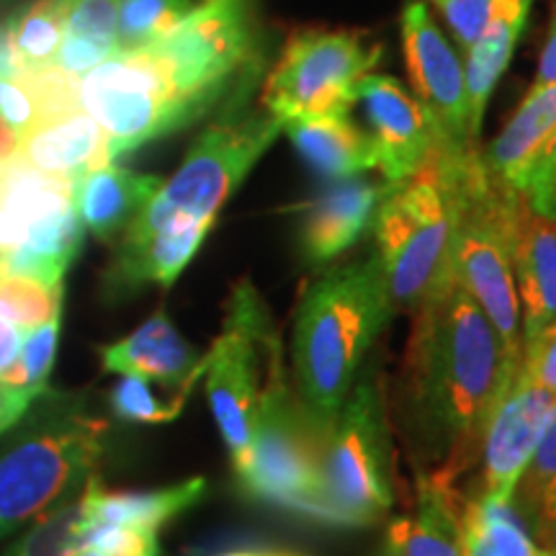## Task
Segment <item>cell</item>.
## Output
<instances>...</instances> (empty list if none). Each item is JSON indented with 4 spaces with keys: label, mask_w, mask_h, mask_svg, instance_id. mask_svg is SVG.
Segmentation results:
<instances>
[{
    "label": "cell",
    "mask_w": 556,
    "mask_h": 556,
    "mask_svg": "<svg viewBox=\"0 0 556 556\" xmlns=\"http://www.w3.org/2000/svg\"><path fill=\"white\" fill-rule=\"evenodd\" d=\"M325 428L299 397L281 336L270 340L248 462L235 471L242 495L323 523Z\"/></svg>",
    "instance_id": "8992f818"
},
{
    "label": "cell",
    "mask_w": 556,
    "mask_h": 556,
    "mask_svg": "<svg viewBox=\"0 0 556 556\" xmlns=\"http://www.w3.org/2000/svg\"><path fill=\"white\" fill-rule=\"evenodd\" d=\"M3 278H5V270H3V266H0V281H3Z\"/></svg>",
    "instance_id": "816d5d0a"
},
{
    "label": "cell",
    "mask_w": 556,
    "mask_h": 556,
    "mask_svg": "<svg viewBox=\"0 0 556 556\" xmlns=\"http://www.w3.org/2000/svg\"><path fill=\"white\" fill-rule=\"evenodd\" d=\"M281 131L283 122L266 109L222 111L219 119L197 137L178 170L160 184L155 197L124 229L122 238H144L180 217L217 222L222 206Z\"/></svg>",
    "instance_id": "9c48e42d"
},
{
    "label": "cell",
    "mask_w": 556,
    "mask_h": 556,
    "mask_svg": "<svg viewBox=\"0 0 556 556\" xmlns=\"http://www.w3.org/2000/svg\"><path fill=\"white\" fill-rule=\"evenodd\" d=\"M510 505L533 539L546 546L556 526V407L518 479Z\"/></svg>",
    "instance_id": "f1b7e54d"
},
{
    "label": "cell",
    "mask_w": 556,
    "mask_h": 556,
    "mask_svg": "<svg viewBox=\"0 0 556 556\" xmlns=\"http://www.w3.org/2000/svg\"><path fill=\"white\" fill-rule=\"evenodd\" d=\"M88 484L80 492L60 500L29 526V531L3 556H75L86 548Z\"/></svg>",
    "instance_id": "4dcf8cb0"
},
{
    "label": "cell",
    "mask_w": 556,
    "mask_h": 556,
    "mask_svg": "<svg viewBox=\"0 0 556 556\" xmlns=\"http://www.w3.org/2000/svg\"><path fill=\"white\" fill-rule=\"evenodd\" d=\"M464 556H556L541 546L510 503L464 497Z\"/></svg>",
    "instance_id": "83f0119b"
},
{
    "label": "cell",
    "mask_w": 556,
    "mask_h": 556,
    "mask_svg": "<svg viewBox=\"0 0 556 556\" xmlns=\"http://www.w3.org/2000/svg\"><path fill=\"white\" fill-rule=\"evenodd\" d=\"M518 366L456 281L422 302L389 407L413 471H443L458 482L475 469L486 422Z\"/></svg>",
    "instance_id": "6da1fadb"
},
{
    "label": "cell",
    "mask_w": 556,
    "mask_h": 556,
    "mask_svg": "<svg viewBox=\"0 0 556 556\" xmlns=\"http://www.w3.org/2000/svg\"><path fill=\"white\" fill-rule=\"evenodd\" d=\"M39 119V106L34 99L29 83L21 75L16 78H0V122L9 124L11 129L26 131Z\"/></svg>",
    "instance_id": "7bdbcfd3"
},
{
    "label": "cell",
    "mask_w": 556,
    "mask_h": 556,
    "mask_svg": "<svg viewBox=\"0 0 556 556\" xmlns=\"http://www.w3.org/2000/svg\"><path fill=\"white\" fill-rule=\"evenodd\" d=\"M75 556H103V554H99V552H96V548H80V552L78 554H75Z\"/></svg>",
    "instance_id": "681fc988"
},
{
    "label": "cell",
    "mask_w": 556,
    "mask_h": 556,
    "mask_svg": "<svg viewBox=\"0 0 556 556\" xmlns=\"http://www.w3.org/2000/svg\"><path fill=\"white\" fill-rule=\"evenodd\" d=\"M415 516L394 518L387 548L397 556H464V495L443 471H413Z\"/></svg>",
    "instance_id": "44dd1931"
},
{
    "label": "cell",
    "mask_w": 556,
    "mask_h": 556,
    "mask_svg": "<svg viewBox=\"0 0 556 556\" xmlns=\"http://www.w3.org/2000/svg\"><path fill=\"white\" fill-rule=\"evenodd\" d=\"M387 184L364 178L336 180L304 208L299 250L309 266H325L348 253L371 229Z\"/></svg>",
    "instance_id": "ac0fdd59"
},
{
    "label": "cell",
    "mask_w": 556,
    "mask_h": 556,
    "mask_svg": "<svg viewBox=\"0 0 556 556\" xmlns=\"http://www.w3.org/2000/svg\"><path fill=\"white\" fill-rule=\"evenodd\" d=\"M191 392H176L170 402H160L157 394L150 389V381L139 377H122L111 387L109 392V407L114 417L124 422H144V426H163V422H173L184 413L186 402H189Z\"/></svg>",
    "instance_id": "e575fe53"
},
{
    "label": "cell",
    "mask_w": 556,
    "mask_h": 556,
    "mask_svg": "<svg viewBox=\"0 0 556 556\" xmlns=\"http://www.w3.org/2000/svg\"><path fill=\"white\" fill-rule=\"evenodd\" d=\"M430 3L443 13L458 41V50L467 52L495 21L516 9L520 0H430Z\"/></svg>",
    "instance_id": "8d00e7d4"
},
{
    "label": "cell",
    "mask_w": 556,
    "mask_h": 556,
    "mask_svg": "<svg viewBox=\"0 0 556 556\" xmlns=\"http://www.w3.org/2000/svg\"><path fill=\"white\" fill-rule=\"evenodd\" d=\"M75 93L80 109L106 135L111 160L193 124L168 73L148 47L116 50L78 78Z\"/></svg>",
    "instance_id": "7c38bea8"
},
{
    "label": "cell",
    "mask_w": 556,
    "mask_h": 556,
    "mask_svg": "<svg viewBox=\"0 0 556 556\" xmlns=\"http://www.w3.org/2000/svg\"><path fill=\"white\" fill-rule=\"evenodd\" d=\"M294 150L317 176L348 180L377 168V148L348 114L307 116L283 124Z\"/></svg>",
    "instance_id": "603a6c76"
},
{
    "label": "cell",
    "mask_w": 556,
    "mask_h": 556,
    "mask_svg": "<svg viewBox=\"0 0 556 556\" xmlns=\"http://www.w3.org/2000/svg\"><path fill=\"white\" fill-rule=\"evenodd\" d=\"M402 45L409 83L433 131V152L446 157L475 152L479 144L469 137L464 60L433 24L426 0H409L402 11Z\"/></svg>",
    "instance_id": "4fadbf2b"
},
{
    "label": "cell",
    "mask_w": 556,
    "mask_h": 556,
    "mask_svg": "<svg viewBox=\"0 0 556 556\" xmlns=\"http://www.w3.org/2000/svg\"><path fill=\"white\" fill-rule=\"evenodd\" d=\"M554 83H556V16H552V24H548L546 45H544V50H541L533 88L554 86Z\"/></svg>",
    "instance_id": "f6af8a7d"
},
{
    "label": "cell",
    "mask_w": 556,
    "mask_h": 556,
    "mask_svg": "<svg viewBox=\"0 0 556 556\" xmlns=\"http://www.w3.org/2000/svg\"><path fill=\"white\" fill-rule=\"evenodd\" d=\"M47 389L16 387V384H9V381H0V435L9 433L21 417L26 415V409H29L34 402L47 392Z\"/></svg>",
    "instance_id": "ee69618b"
},
{
    "label": "cell",
    "mask_w": 556,
    "mask_h": 556,
    "mask_svg": "<svg viewBox=\"0 0 556 556\" xmlns=\"http://www.w3.org/2000/svg\"><path fill=\"white\" fill-rule=\"evenodd\" d=\"M394 312L374 253L323 270L304 287L291 332V381L325 430Z\"/></svg>",
    "instance_id": "7a4b0ae2"
},
{
    "label": "cell",
    "mask_w": 556,
    "mask_h": 556,
    "mask_svg": "<svg viewBox=\"0 0 556 556\" xmlns=\"http://www.w3.org/2000/svg\"><path fill=\"white\" fill-rule=\"evenodd\" d=\"M533 0H520L516 9H510L503 18L486 29L475 45L464 52V86H467V124L469 137L479 144V131H482L484 111L490 103L492 90L497 80L510 65L513 52L520 34L526 29L528 13H531Z\"/></svg>",
    "instance_id": "4316f807"
},
{
    "label": "cell",
    "mask_w": 556,
    "mask_h": 556,
    "mask_svg": "<svg viewBox=\"0 0 556 556\" xmlns=\"http://www.w3.org/2000/svg\"><path fill=\"white\" fill-rule=\"evenodd\" d=\"M554 407L556 400L552 394L533 384L518 366L516 377L486 422L477 462L479 482L471 492L495 503H510Z\"/></svg>",
    "instance_id": "5bb4252c"
},
{
    "label": "cell",
    "mask_w": 556,
    "mask_h": 556,
    "mask_svg": "<svg viewBox=\"0 0 556 556\" xmlns=\"http://www.w3.org/2000/svg\"><path fill=\"white\" fill-rule=\"evenodd\" d=\"M163 184L160 176L109 163L73 186V208L83 227L103 242H116Z\"/></svg>",
    "instance_id": "7402d4cb"
},
{
    "label": "cell",
    "mask_w": 556,
    "mask_h": 556,
    "mask_svg": "<svg viewBox=\"0 0 556 556\" xmlns=\"http://www.w3.org/2000/svg\"><path fill=\"white\" fill-rule=\"evenodd\" d=\"M556 131V83L528 90L523 103L505 124V129L482 150L479 160L497 184L516 191L520 176L528 168L546 139Z\"/></svg>",
    "instance_id": "cb8c5ba5"
},
{
    "label": "cell",
    "mask_w": 556,
    "mask_h": 556,
    "mask_svg": "<svg viewBox=\"0 0 556 556\" xmlns=\"http://www.w3.org/2000/svg\"><path fill=\"white\" fill-rule=\"evenodd\" d=\"M73 180L13 163L0 170V212L29 235L39 219L73 206Z\"/></svg>",
    "instance_id": "f546056e"
},
{
    "label": "cell",
    "mask_w": 556,
    "mask_h": 556,
    "mask_svg": "<svg viewBox=\"0 0 556 556\" xmlns=\"http://www.w3.org/2000/svg\"><path fill=\"white\" fill-rule=\"evenodd\" d=\"M86 546L103 556H160L157 531L119 523H96L88 528Z\"/></svg>",
    "instance_id": "ab89813d"
},
{
    "label": "cell",
    "mask_w": 556,
    "mask_h": 556,
    "mask_svg": "<svg viewBox=\"0 0 556 556\" xmlns=\"http://www.w3.org/2000/svg\"><path fill=\"white\" fill-rule=\"evenodd\" d=\"M114 52L116 47L111 45H101V41H88L80 37H67L65 34L50 67L60 70V73L67 75V78L78 80L93 67H99L103 60H109Z\"/></svg>",
    "instance_id": "b9f144b4"
},
{
    "label": "cell",
    "mask_w": 556,
    "mask_h": 556,
    "mask_svg": "<svg viewBox=\"0 0 556 556\" xmlns=\"http://www.w3.org/2000/svg\"><path fill=\"white\" fill-rule=\"evenodd\" d=\"M206 495V479L191 477L184 482L142 492H109L103 490L99 475L88 479V520L96 523H119L160 531L173 518L201 503Z\"/></svg>",
    "instance_id": "d4e9b609"
},
{
    "label": "cell",
    "mask_w": 556,
    "mask_h": 556,
    "mask_svg": "<svg viewBox=\"0 0 556 556\" xmlns=\"http://www.w3.org/2000/svg\"><path fill=\"white\" fill-rule=\"evenodd\" d=\"M208 219H173L144 238H119L114 258L106 268L109 294H135L137 289H168L199 253L201 242L212 232Z\"/></svg>",
    "instance_id": "e0dca14e"
},
{
    "label": "cell",
    "mask_w": 556,
    "mask_h": 556,
    "mask_svg": "<svg viewBox=\"0 0 556 556\" xmlns=\"http://www.w3.org/2000/svg\"><path fill=\"white\" fill-rule=\"evenodd\" d=\"M469 155L446 157L433 152L413 176L387 184L371 232L377 242L374 255L387 278L394 309L413 315L454 281L451 250L458 219V184Z\"/></svg>",
    "instance_id": "277c9868"
},
{
    "label": "cell",
    "mask_w": 556,
    "mask_h": 556,
    "mask_svg": "<svg viewBox=\"0 0 556 556\" xmlns=\"http://www.w3.org/2000/svg\"><path fill=\"white\" fill-rule=\"evenodd\" d=\"M60 325H62V312H58V315L47 319V323H41L34 330L26 332L16 364L0 377V381H9V384H16V387H37V389L50 387V374H52L54 358H58Z\"/></svg>",
    "instance_id": "d590c367"
},
{
    "label": "cell",
    "mask_w": 556,
    "mask_h": 556,
    "mask_svg": "<svg viewBox=\"0 0 556 556\" xmlns=\"http://www.w3.org/2000/svg\"><path fill=\"white\" fill-rule=\"evenodd\" d=\"M101 368L119 377H139L165 389L193 392L204 377V353H199L189 340L180 336L173 319L157 309L137 330L114 343L99 345Z\"/></svg>",
    "instance_id": "2e32d148"
},
{
    "label": "cell",
    "mask_w": 556,
    "mask_h": 556,
    "mask_svg": "<svg viewBox=\"0 0 556 556\" xmlns=\"http://www.w3.org/2000/svg\"><path fill=\"white\" fill-rule=\"evenodd\" d=\"M353 99L364 106L384 184L405 180L428 163L435 148L428 116L397 80L366 73L353 88Z\"/></svg>",
    "instance_id": "9a60e30c"
},
{
    "label": "cell",
    "mask_w": 556,
    "mask_h": 556,
    "mask_svg": "<svg viewBox=\"0 0 556 556\" xmlns=\"http://www.w3.org/2000/svg\"><path fill=\"white\" fill-rule=\"evenodd\" d=\"M197 0H122L116 50H139L168 34Z\"/></svg>",
    "instance_id": "d6a6232c"
},
{
    "label": "cell",
    "mask_w": 556,
    "mask_h": 556,
    "mask_svg": "<svg viewBox=\"0 0 556 556\" xmlns=\"http://www.w3.org/2000/svg\"><path fill=\"white\" fill-rule=\"evenodd\" d=\"M394 505V443L384 379L368 356L351 392L325 430L323 523L371 528Z\"/></svg>",
    "instance_id": "52a82bcc"
},
{
    "label": "cell",
    "mask_w": 556,
    "mask_h": 556,
    "mask_svg": "<svg viewBox=\"0 0 556 556\" xmlns=\"http://www.w3.org/2000/svg\"><path fill=\"white\" fill-rule=\"evenodd\" d=\"M148 50L193 124L214 109H242L266 67L258 0H201Z\"/></svg>",
    "instance_id": "5b68a950"
},
{
    "label": "cell",
    "mask_w": 556,
    "mask_h": 556,
    "mask_svg": "<svg viewBox=\"0 0 556 556\" xmlns=\"http://www.w3.org/2000/svg\"><path fill=\"white\" fill-rule=\"evenodd\" d=\"M554 191H556V131L546 139V144L536 152L520 176L516 193L539 217L554 219Z\"/></svg>",
    "instance_id": "f35d334b"
},
{
    "label": "cell",
    "mask_w": 556,
    "mask_h": 556,
    "mask_svg": "<svg viewBox=\"0 0 556 556\" xmlns=\"http://www.w3.org/2000/svg\"><path fill=\"white\" fill-rule=\"evenodd\" d=\"M0 448V539L80 492L106 451L109 422L83 394L47 389Z\"/></svg>",
    "instance_id": "3957f363"
},
{
    "label": "cell",
    "mask_w": 556,
    "mask_h": 556,
    "mask_svg": "<svg viewBox=\"0 0 556 556\" xmlns=\"http://www.w3.org/2000/svg\"><path fill=\"white\" fill-rule=\"evenodd\" d=\"M520 193L484 170L479 150L469 155L458 184V219L451 250V276L495 325L513 358L523 353L520 304L513 278V214Z\"/></svg>",
    "instance_id": "ba28073f"
},
{
    "label": "cell",
    "mask_w": 556,
    "mask_h": 556,
    "mask_svg": "<svg viewBox=\"0 0 556 556\" xmlns=\"http://www.w3.org/2000/svg\"><path fill=\"white\" fill-rule=\"evenodd\" d=\"M546 548H548V552H554V554H556V526H554V531H552V539H548Z\"/></svg>",
    "instance_id": "f907efd6"
},
{
    "label": "cell",
    "mask_w": 556,
    "mask_h": 556,
    "mask_svg": "<svg viewBox=\"0 0 556 556\" xmlns=\"http://www.w3.org/2000/svg\"><path fill=\"white\" fill-rule=\"evenodd\" d=\"M16 152H18V131L11 129L5 122H0V170L16 160Z\"/></svg>",
    "instance_id": "7dc6e473"
},
{
    "label": "cell",
    "mask_w": 556,
    "mask_h": 556,
    "mask_svg": "<svg viewBox=\"0 0 556 556\" xmlns=\"http://www.w3.org/2000/svg\"><path fill=\"white\" fill-rule=\"evenodd\" d=\"M62 294H65L62 283L60 287H45L34 278L5 274L0 281V317L16 325L26 336L37 325L62 312Z\"/></svg>",
    "instance_id": "836d02e7"
},
{
    "label": "cell",
    "mask_w": 556,
    "mask_h": 556,
    "mask_svg": "<svg viewBox=\"0 0 556 556\" xmlns=\"http://www.w3.org/2000/svg\"><path fill=\"white\" fill-rule=\"evenodd\" d=\"M554 16H556V3H554Z\"/></svg>",
    "instance_id": "11a10c76"
},
{
    "label": "cell",
    "mask_w": 556,
    "mask_h": 556,
    "mask_svg": "<svg viewBox=\"0 0 556 556\" xmlns=\"http://www.w3.org/2000/svg\"><path fill=\"white\" fill-rule=\"evenodd\" d=\"M5 34H9L21 73L50 67L65 37V3L34 0L29 9L5 21Z\"/></svg>",
    "instance_id": "1f68e13d"
},
{
    "label": "cell",
    "mask_w": 556,
    "mask_h": 556,
    "mask_svg": "<svg viewBox=\"0 0 556 556\" xmlns=\"http://www.w3.org/2000/svg\"><path fill=\"white\" fill-rule=\"evenodd\" d=\"M520 368L533 384H539L556 400V317L523 345Z\"/></svg>",
    "instance_id": "60d3db41"
},
{
    "label": "cell",
    "mask_w": 556,
    "mask_h": 556,
    "mask_svg": "<svg viewBox=\"0 0 556 556\" xmlns=\"http://www.w3.org/2000/svg\"><path fill=\"white\" fill-rule=\"evenodd\" d=\"M16 160L73 184L86 173L114 163L106 135L80 106L39 116L29 129L21 131Z\"/></svg>",
    "instance_id": "d6986e66"
},
{
    "label": "cell",
    "mask_w": 556,
    "mask_h": 556,
    "mask_svg": "<svg viewBox=\"0 0 556 556\" xmlns=\"http://www.w3.org/2000/svg\"><path fill=\"white\" fill-rule=\"evenodd\" d=\"M278 328L250 278L229 291L225 325L204 353L206 397L232 467L248 462L270 340Z\"/></svg>",
    "instance_id": "30bf717a"
},
{
    "label": "cell",
    "mask_w": 556,
    "mask_h": 556,
    "mask_svg": "<svg viewBox=\"0 0 556 556\" xmlns=\"http://www.w3.org/2000/svg\"><path fill=\"white\" fill-rule=\"evenodd\" d=\"M86 227L73 206L39 219L16 248L0 253V266L9 276H24L45 287H60L67 268L78 258Z\"/></svg>",
    "instance_id": "484cf974"
},
{
    "label": "cell",
    "mask_w": 556,
    "mask_h": 556,
    "mask_svg": "<svg viewBox=\"0 0 556 556\" xmlns=\"http://www.w3.org/2000/svg\"><path fill=\"white\" fill-rule=\"evenodd\" d=\"M381 45L348 29L291 34L261 90V109L283 124L307 116L351 114L353 88L377 67Z\"/></svg>",
    "instance_id": "8fae6325"
},
{
    "label": "cell",
    "mask_w": 556,
    "mask_h": 556,
    "mask_svg": "<svg viewBox=\"0 0 556 556\" xmlns=\"http://www.w3.org/2000/svg\"><path fill=\"white\" fill-rule=\"evenodd\" d=\"M384 556H397V554H392V552H384Z\"/></svg>",
    "instance_id": "db71d44e"
},
{
    "label": "cell",
    "mask_w": 556,
    "mask_h": 556,
    "mask_svg": "<svg viewBox=\"0 0 556 556\" xmlns=\"http://www.w3.org/2000/svg\"><path fill=\"white\" fill-rule=\"evenodd\" d=\"M65 34L116 47V18L122 0H62Z\"/></svg>",
    "instance_id": "74e56055"
},
{
    "label": "cell",
    "mask_w": 556,
    "mask_h": 556,
    "mask_svg": "<svg viewBox=\"0 0 556 556\" xmlns=\"http://www.w3.org/2000/svg\"><path fill=\"white\" fill-rule=\"evenodd\" d=\"M554 222H556V191H554Z\"/></svg>",
    "instance_id": "f5cc1de1"
},
{
    "label": "cell",
    "mask_w": 556,
    "mask_h": 556,
    "mask_svg": "<svg viewBox=\"0 0 556 556\" xmlns=\"http://www.w3.org/2000/svg\"><path fill=\"white\" fill-rule=\"evenodd\" d=\"M219 556H302V554L276 552V548H235V552H225Z\"/></svg>",
    "instance_id": "c3c4849f"
},
{
    "label": "cell",
    "mask_w": 556,
    "mask_h": 556,
    "mask_svg": "<svg viewBox=\"0 0 556 556\" xmlns=\"http://www.w3.org/2000/svg\"><path fill=\"white\" fill-rule=\"evenodd\" d=\"M21 345H24V332L0 317V377L16 364Z\"/></svg>",
    "instance_id": "bcb514c9"
},
{
    "label": "cell",
    "mask_w": 556,
    "mask_h": 556,
    "mask_svg": "<svg viewBox=\"0 0 556 556\" xmlns=\"http://www.w3.org/2000/svg\"><path fill=\"white\" fill-rule=\"evenodd\" d=\"M510 255L526 345L556 317V222L533 214L523 197L513 214Z\"/></svg>",
    "instance_id": "ffe728a7"
}]
</instances>
